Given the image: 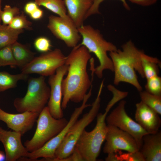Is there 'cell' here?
<instances>
[{"label": "cell", "instance_id": "1", "mask_svg": "<svg viewBox=\"0 0 161 161\" xmlns=\"http://www.w3.org/2000/svg\"><path fill=\"white\" fill-rule=\"evenodd\" d=\"M91 55L86 48L80 44L73 48L66 56L65 64L68 66L66 77L61 83V108L66 109L70 101L79 103L82 101L92 85L94 72L91 70L90 80L87 71Z\"/></svg>", "mask_w": 161, "mask_h": 161}, {"label": "cell", "instance_id": "2", "mask_svg": "<svg viewBox=\"0 0 161 161\" xmlns=\"http://www.w3.org/2000/svg\"><path fill=\"white\" fill-rule=\"evenodd\" d=\"M122 48L109 53L114 66V84L117 86L121 82L127 83L140 92L143 88L135 71L145 78L141 65V56L144 52L137 49L131 40L123 45Z\"/></svg>", "mask_w": 161, "mask_h": 161}, {"label": "cell", "instance_id": "3", "mask_svg": "<svg viewBox=\"0 0 161 161\" xmlns=\"http://www.w3.org/2000/svg\"><path fill=\"white\" fill-rule=\"evenodd\" d=\"M78 30L82 38L80 44L85 47L90 53H93L99 62V65L95 68L94 62L90 63V68L93 69L94 73L99 78H101L104 70L114 72L113 64L107 52L117 50V47L106 40L98 30L90 25L83 24L78 28Z\"/></svg>", "mask_w": 161, "mask_h": 161}, {"label": "cell", "instance_id": "4", "mask_svg": "<svg viewBox=\"0 0 161 161\" xmlns=\"http://www.w3.org/2000/svg\"><path fill=\"white\" fill-rule=\"evenodd\" d=\"M112 107L108 104L103 113H98L95 128L90 131L85 129L78 141L75 148L79 152L83 161H95L99 155L107 131L106 118Z\"/></svg>", "mask_w": 161, "mask_h": 161}, {"label": "cell", "instance_id": "5", "mask_svg": "<svg viewBox=\"0 0 161 161\" xmlns=\"http://www.w3.org/2000/svg\"><path fill=\"white\" fill-rule=\"evenodd\" d=\"M100 85L96 98L91 105L89 112L80 119L77 120L70 128L55 152L52 161H62L73 152L76 145L83 131L96 117L100 107V95L103 88Z\"/></svg>", "mask_w": 161, "mask_h": 161}, {"label": "cell", "instance_id": "6", "mask_svg": "<svg viewBox=\"0 0 161 161\" xmlns=\"http://www.w3.org/2000/svg\"><path fill=\"white\" fill-rule=\"evenodd\" d=\"M50 93V87L46 82L45 77L30 78L26 94L23 97L16 98L13 106L20 113L29 111L39 114L48 103Z\"/></svg>", "mask_w": 161, "mask_h": 161}, {"label": "cell", "instance_id": "7", "mask_svg": "<svg viewBox=\"0 0 161 161\" xmlns=\"http://www.w3.org/2000/svg\"><path fill=\"white\" fill-rule=\"evenodd\" d=\"M35 131L32 138L27 140L24 145L29 152L35 151L58 134L66 126L68 121L64 117H53L46 106L39 113L36 120Z\"/></svg>", "mask_w": 161, "mask_h": 161}, {"label": "cell", "instance_id": "8", "mask_svg": "<svg viewBox=\"0 0 161 161\" xmlns=\"http://www.w3.org/2000/svg\"><path fill=\"white\" fill-rule=\"evenodd\" d=\"M92 95L90 90L85 96L81 105L75 108L65 127L56 136L53 137L40 148L31 152H28L27 157L32 161L42 157L44 160L52 161L55 157V152L68 132L70 128L78 120L83 111L91 105L87 103Z\"/></svg>", "mask_w": 161, "mask_h": 161}, {"label": "cell", "instance_id": "9", "mask_svg": "<svg viewBox=\"0 0 161 161\" xmlns=\"http://www.w3.org/2000/svg\"><path fill=\"white\" fill-rule=\"evenodd\" d=\"M66 56L61 49L56 48L35 57L28 64L21 69L22 73L37 74L44 77L49 76L57 69L65 64Z\"/></svg>", "mask_w": 161, "mask_h": 161}, {"label": "cell", "instance_id": "10", "mask_svg": "<svg viewBox=\"0 0 161 161\" xmlns=\"http://www.w3.org/2000/svg\"><path fill=\"white\" fill-rule=\"evenodd\" d=\"M126 103L125 100H121L117 106L106 116V121L107 124L115 126L131 135L140 149L142 144L143 137L148 133L128 115L125 110Z\"/></svg>", "mask_w": 161, "mask_h": 161}, {"label": "cell", "instance_id": "11", "mask_svg": "<svg viewBox=\"0 0 161 161\" xmlns=\"http://www.w3.org/2000/svg\"><path fill=\"white\" fill-rule=\"evenodd\" d=\"M107 131L103 148L105 154L124 150L128 152L139 151V147L134 138L130 134L114 126L107 124Z\"/></svg>", "mask_w": 161, "mask_h": 161}, {"label": "cell", "instance_id": "12", "mask_svg": "<svg viewBox=\"0 0 161 161\" xmlns=\"http://www.w3.org/2000/svg\"><path fill=\"white\" fill-rule=\"evenodd\" d=\"M47 27L57 38L63 41L69 47L78 45L81 36L72 21L58 16L50 15Z\"/></svg>", "mask_w": 161, "mask_h": 161}, {"label": "cell", "instance_id": "13", "mask_svg": "<svg viewBox=\"0 0 161 161\" xmlns=\"http://www.w3.org/2000/svg\"><path fill=\"white\" fill-rule=\"evenodd\" d=\"M68 66L65 64L56 70L55 74L49 76L48 83L50 93L47 106L50 113L54 118L59 119L63 117L61 108L62 94L61 83L64 76L68 72Z\"/></svg>", "mask_w": 161, "mask_h": 161}, {"label": "cell", "instance_id": "14", "mask_svg": "<svg viewBox=\"0 0 161 161\" xmlns=\"http://www.w3.org/2000/svg\"><path fill=\"white\" fill-rule=\"evenodd\" d=\"M22 135L19 132L7 131L0 127V141L4 148L6 161H16L27 157L28 151L22 143Z\"/></svg>", "mask_w": 161, "mask_h": 161}, {"label": "cell", "instance_id": "15", "mask_svg": "<svg viewBox=\"0 0 161 161\" xmlns=\"http://www.w3.org/2000/svg\"><path fill=\"white\" fill-rule=\"evenodd\" d=\"M39 114L29 111L11 114L0 108V120L5 123L9 128L20 133L22 135L32 128Z\"/></svg>", "mask_w": 161, "mask_h": 161}, {"label": "cell", "instance_id": "16", "mask_svg": "<svg viewBox=\"0 0 161 161\" xmlns=\"http://www.w3.org/2000/svg\"><path fill=\"white\" fill-rule=\"evenodd\" d=\"M136 122L148 134L157 132L161 125L159 114L141 101L136 103Z\"/></svg>", "mask_w": 161, "mask_h": 161}, {"label": "cell", "instance_id": "17", "mask_svg": "<svg viewBox=\"0 0 161 161\" xmlns=\"http://www.w3.org/2000/svg\"><path fill=\"white\" fill-rule=\"evenodd\" d=\"M139 151L145 161H161V131L147 134L142 138V144Z\"/></svg>", "mask_w": 161, "mask_h": 161}, {"label": "cell", "instance_id": "18", "mask_svg": "<svg viewBox=\"0 0 161 161\" xmlns=\"http://www.w3.org/2000/svg\"><path fill=\"white\" fill-rule=\"evenodd\" d=\"M67 14L78 28L83 25L92 0H63Z\"/></svg>", "mask_w": 161, "mask_h": 161}, {"label": "cell", "instance_id": "19", "mask_svg": "<svg viewBox=\"0 0 161 161\" xmlns=\"http://www.w3.org/2000/svg\"><path fill=\"white\" fill-rule=\"evenodd\" d=\"M11 47L17 66L21 69L35 57V53L31 50L29 44H23L17 41L11 45Z\"/></svg>", "mask_w": 161, "mask_h": 161}, {"label": "cell", "instance_id": "20", "mask_svg": "<svg viewBox=\"0 0 161 161\" xmlns=\"http://www.w3.org/2000/svg\"><path fill=\"white\" fill-rule=\"evenodd\" d=\"M35 1L39 7L43 6L58 16L72 21L67 14L63 0H35Z\"/></svg>", "mask_w": 161, "mask_h": 161}, {"label": "cell", "instance_id": "21", "mask_svg": "<svg viewBox=\"0 0 161 161\" xmlns=\"http://www.w3.org/2000/svg\"><path fill=\"white\" fill-rule=\"evenodd\" d=\"M161 62L157 58L148 56L144 53L141 56V65L145 76L147 79L158 75L159 66Z\"/></svg>", "mask_w": 161, "mask_h": 161}, {"label": "cell", "instance_id": "22", "mask_svg": "<svg viewBox=\"0 0 161 161\" xmlns=\"http://www.w3.org/2000/svg\"><path fill=\"white\" fill-rule=\"evenodd\" d=\"M24 30H15L10 28L8 25H0V49L11 45L17 41Z\"/></svg>", "mask_w": 161, "mask_h": 161}, {"label": "cell", "instance_id": "23", "mask_svg": "<svg viewBox=\"0 0 161 161\" xmlns=\"http://www.w3.org/2000/svg\"><path fill=\"white\" fill-rule=\"evenodd\" d=\"M28 77V74L22 72L12 75L6 72H0V92L16 87L18 81L26 80Z\"/></svg>", "mask_w": 161, "mask_h": 161}, {"label": "cell", "instance_id": "24", "mask_svg": "<svg viewBox=\"0 0 161 161\" xmlns=\"http://www.w3.org/2000/svg\"><path fill=\"white\" fill-rule=\"evenodd\" d=\"M140 96L142 102L161 114V95H154L146 91L140 92Z\"/></svg>", "mask_w": 161, "mask_h": 161}, {"label": "cell", "instance_id": "25", "mask_svg": "<svg viewBox=\"0 0 161 161\" xmlns=\"http://www.w3.org/2000/svg\"><path fill=\"white\" fill-rule=\"evenodd\" d=\"M32 22L27 19L24 12H21L14 18L8 26L10 28L15 30L25 29L31 30L32 29Z\"/></svg>", "mask_w": 161, "mask_h": 161}, {"label": "cell", "instance_id": "26", "mask_svg": "<svg viewBox=\"0 0 161 161\" xmlns=\"http://www.w3.org/2000/svg\"><path fill=\"white\" fill-rule=\"evenodd\" d=\"M7 65L13 67L17 66L13 54L11 45L0 49V66Z\"/></svg>", "mask_w": 161, "mask_h": 161}, {"label": "cell", "instance_id": "27", "mask_svg": "<svg viewBox=\"0 0 161 161\" xmlns=\"http://www.w3.org/2000/svg\"><path fill=\"white\" fill-rule=\"evenodd\" d=\"M20 13L19 9L18 7L5 5L1 13V20L3 24L8 25L14 18Z\"/></svg>", "mask_w": 161, "mask_h": 161}, {"label": "cell", "instance_id": "28", "mask_svg": "<svg viewBox=\"0 0 161 161\" xmlns=\"http://www.w3.org/2000/svg\"><path fill=\"white\" fill-rule=\"evenodd\" d=\"M146 91L151 94L161 95V78L158 75L147 79Z\"/></svg>", "mask_w": 161, "mask_h": 161}, {"label": "cell", "instance_id": "29", "mask_svg": "<svg viewBox=\"0 0 161 161\" xmlns=\"http://www.w3.org/2000/svg\"><path fill=\"white\" fill-rule=\"evenodd\" d=\"M34 46L37 51L41 53L50 51L52 47L50 40L45 36L39 37L35 39Z\"/></svg>", "mask_w": 161, "mask_h": 161}, {"label": "cell", "instance_id": "30", "mask_svg": "<svg viewBox=\"0 0 161 161\" xmlns=\"http://www.w3.org/2000/svg\"><path fill=\"white\" fill-rule=\"evenodd\" d=\"M105 0H92V5L87 12L85 16V19L91 16L96 14H100L99 7L101 3ZM122 3L125 8L129 10L130 7L127 4L126 0H119Z\"/></svg>", "mask_w": 161, "mask_h": 161}, {"label": "cell", "instance_id": "31", "mask_svg": "<svg viewBox=\"0 0 161 161\" xmlns=\"http://www.w3.org/2000/svg\"><path fill=\"white\" fill-rule=\"evenodd\" d=\"M120 161H145V160L139 151L133 152H128L119 156Z\"/></svg>", "mask_w": 161, "mask_h": 161}, {"label": "cell", "instance_id": "32", "mask_svg": "<svg viewBox=\"0 0 161 161\" xmlns=\"http://www.w3.org/2000/svg\"><path fill=\"white\" fill-rule=\"evenodd\" d=\"M38 7L39 6L35 1H30L25 4L24 10L26 13L29 15Z\"/></svg>", "mask_w": 161, "mask_h": 161}, {"label": "cell", "instance_id": "33", "mask_svg": "<svg viewBox=\"0 0 161 161\" xmlns=\"http://www.w3.org/2000/svg\"><path fill=\"white\" fill-rule=\"evenodd\" d=\"M131 2L142 6H148L155 4L158 0H129Z\"/></svg>", "mask_w": 161, "mask_h": 161}, {"label": "cell", "instance_id": "34", "mask_svg": "<svg viewBox=\"0 0 161 161\" xmlns=\"http://www.w3.org/2000/svg\"><path fill=\"white\" fill-rule=\"evenodd\" d=\"M43 15V10L38 7L29 15L33 20H37L42 18Z\"/></svg>", "mask_w": 161, "mask_h": 161}, {"label": "cell", "instance_id": "35", "mask_svg": "<svg viewBox=\"0 0 161 161\" xmlns=\"http://www.w3.org/2000/svg\"><path fill=\"white\" fill-rule=\"evenodd\" d=\"M106 161H120L119 157L116 154V152H113L108 154L107 156L105 158Z\"/></svg>", "mask_w": 161, "mask_h": 161}, {"label": "cell", "instance_id": "36", "mask_svg": "<svg viewBox=\"0 0 161 161\" xmlns=\"http://www.w3.org/2000/svg\"><path fill=\"white\" fill-rule=\"evenodd\" d=\"M5 160V155L4 153L0 150V161H3Z\"/></svg>", "mask_w": 161, "mask_h": 161}, {"label": "cell", "instance_id": "37", "mask_svg": "<svg viewBox=\"0 0 161 161\" xmlns=\"http://www.w3.org/2000/svg\"><path fill=\"white\" fill-rule=\"evenodd\" d=\"M2 0H0V25L1 24V13L2 11L1 10V3H2Z\"/></svg>", "mask_w": 161, "mask_h": 161}, {"label": "cell", "instance_id": "38", "mask_svg": "<svg viewBox=\"0 0 161 161\" xmlns=\"http://www.w3.org/2000/svg\"></svg>", "mask_w": 161, "mask_h": 161}]
</instances>
